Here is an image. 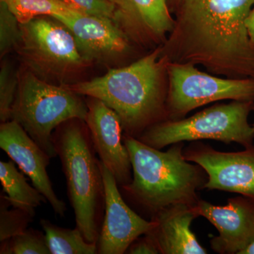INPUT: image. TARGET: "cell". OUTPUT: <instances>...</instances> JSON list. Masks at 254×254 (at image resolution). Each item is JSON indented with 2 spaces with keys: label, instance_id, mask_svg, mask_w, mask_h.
Instances as JSON below:
<instances>
[{
  "label": "cell",
  "instance_id": "obj_30",
  "mask_svg": "<svg viewBox=\"0 0 254 254\" xmlns=\"http://www.w3.org/2000/svg\"><path fill=\"white\" fill-rule=\"evenodd\" d=\"M110 1H111V0H110Z\"/></svg>",
  "mask_w": 254,
  "mask_h": 254
},
{
  "label": "cell",
  "instance_id": "obj_27",
  "mask_svg": "<svg viewBox=\"0 0 254 254\" xmlns=\"http://www.w3.org/2000/svg\"><path fill=\"white\" fill-rule=\"evenodd\" d=\"M240 254H254V240Z\"/></svg>",
  "mask_w": 254,
  "mask_h": 254
},
{
  "label": "cell",
  "instance_id": "obj_13",
  "mask_svg": "<svg viewBox=\"0 0 254 254\" xmlns=\"http://www.w3.org/2000/svg\"><path fill=\"white\" fill-rule=\"evenodd\" d=\"M198 216L205 217L219 232L212 237L210 245L215 252L240 254L254 240V200L248 197L229 199L219 206L204 200L194 205Z\"/></svg>",
  "mask_w": 254,
  "mask_h": 254
},
{
  "label": "cell",
  "instance_id": "obj_17",
  "mask_svg": "<svg viewBox=\"0 0 254 254\" xmlns=\"http://www.w3.org/2000/svg\"><path fill=\"white\" fill-rule=\"evenodd\" d=\"M0 181L13 208L22 209L35 215V208L48 202L39 190L28 183L13 161L0 162Z\"/></svg>",
  "mask_w": 254,
  "mask_h": 254
},
{
  "label": "cell",
  "instance_id": "obj_18",
  "mask_svg": "<svg viewBox=\"0 0 254 254\" xmlns=\"http://www.w3.org/2000/svg\"><path fill=\"white\" fill-rule=\"evenodd\" d=\"M40 225L44 230L51 254H98L96 244L87 242L78 227L64 228L46 219H41Z\"/></svg>",
  "mask_w": 254,
  "mask_h": 254
},
{
  "label": "cell",
  "instance_id": "obj_29",
  "mask_svg": "<svg viewBox=\"0 0 254 254\" xmlns=\"http://www.w3.org/2000/svg\"><path fill=\"white\" fill-rule=\"evenodd\" d=\"M180 1H182V0H180Z\"/></svg>",
  "mask_w": 254,
  "mask_h": 254
},
{
  "label": "cell",
  "instance_id": "obj_21",
  "mask_svg": "<svg viewBox=\"0 0 254 254\" xmlns=\"http://www.w3.org/2000/svg\"><path fill=\"white\" fill-rule=\"evenodd\" d=\"M11 205L6 195H0V242L20 235L26 231L28 225L35 215L22 209L14 208Z\"/></svg>",
  "mask_w": 254,
  "mask_h": 254
},
{
  "label": "cell",
  "instance_id": "obj_5",
  "mask_svg": "<svg viewBox=\"0 0 254 254\" xmlns=\"http://www.w3.org/2000/svg\"><path fill=\"white\" fill-rule=\"evenodd\" d=\"M88 106L68 86L48 83L28 70L20 76L11 120L17 122L51 158L58 156L55 130L73 119L86 120Z\"/></svg>",
  "mask_w": 254,
  "mask_h": 254
},
{
  "label": "cell",
  "instance_id": "obj_12",
  "mask_svg": "<svg viewBox=\"0 0 254 254\" xmlns=\"http://www.w3.org/2000/svg\"><path fill=\"white\" fill-rule=\"evenodd\" d=\"M85 120L100 160L111 172L120 187L131 183V163L123 142V127L118 114L96 98L87 102Z\"/></svg>",
  "mask_w": 254,
  "mask_h": 254
},
{
  "label": "cell",
  "instance_id": "obj_1",
  "mask_svg": "<svg viewBox=\"0 0 254 254\" xmlns=\"http://www.w3.org/2000/svg\"><path fill=\"white\" fill-rule=\"evenodd\" d=\"M254 0H182L162 55L230 78H254V44L245 19Z\"/></svg>",
  "mask_w": 254,
  "mask_h": 254
},
{
  "label": "cell",
  "instance_id": "obj_15",
  "mask_svg": "<svg viewBox=\"0 0 254 254\" xmlns=\"http://www.w3.org/2000/svg\"><path fill=\"white\" fill-rule=\"evenodd\" d=\"M196 217L194 205H170L152 216L154 226L146 235L154 241L160 254H207L190 230L191 222Z\"/></svg>",
  "mask_w": 254,
  "mask_h": 254
},
{
  "label": "cell",
  "instance_id": "obj_23",
  "mask_svg": "<svg viewBox=\"0 0 254 254\" xmlns=\"http://www.w3.org/2000/svg\"><path fill=\"white\" fill-rule=\"evenodd\" d=\"M21 38V24L3 1H0V57L16 49Z\"/></svg>",
  "mask_w": 254,
  "mask_h": 254
},
{
  "label": "cell",
  "instance_id": "obj_8",
  "mask_svg": "<svg viewBox=\"0 0 254 254\" xmlns=\"http://www.w3.org/2000/svg\"><path fill=\"white\" fill-rule=\"evenodd\" d=\"M167 105L172 118L222 100L252 101L254 78H221L200 71L190 63H168Z\"/></svg>",
  "mask_w": 254,
  "mask_h": 254
},
{
  "label": "cell",
  "instance_id": "obj_6",
  "mask_svg": "<svg viewBox=\"0 0 254 254\" xmlns=\"http://www.w3.org/2000/svg\"><path fill=\"white\" fill-rule=\"evenodd\" d=\"M252 105V101L233 100L210 107L189 118L160 122L148 127L138 139L160 150L170 144L201 139L226 144L236 142L249 148L254 140V128L248 120Z\"/></svg>",
  "mask_w": 254,
  "mask_h": 254
},
{
  "label": "cell",
  "instance_id": "obj_9",
  "mask_svg": "<svg viewBox=\"0 0 254 254\" xmlns=\"http://www.w3.org/2000/svg\"><path fill=\"white\" fill-rule=\"evenodd\" d=\"M104 182L105 213L97 247L99 254H123L142 235L154 226L135 213L122 196L111 172L100 160Z\"/></svg>",
  "mask_w": 254,
  "mask_h": 254
},
{
  "label": "cell",
  "instance_id": "obj_20",
  "mask_svg": "<svg viewBox=\"0 0 254 254\" xmlns=\"http://www.w3.org/2000/svg\"><path fill=\"white\" fill-rule=\"evenodd\" d=\"M1 254H51L46 235L33 228H28L17 236L1 242Z\"/></svg>",
  "mask_w": 254,
  "mask_h": 254
},
{
  "label": "cell",
  "instance_id": "obj_28",
  "mask_svg": "<svg viewBox=\"0 0 254 254\" xmlns=\"http://www.w3.org/2000/svg\"><path fill=\"white\" fill-rule=\"evenodd\" d=\"M253 127H254V125H253Z\"/></svg>",
  "mask_w": 254,
  "mask_h": 254
},
{
  "label": "cell",
  "instance_id": "obj_25",
  "mask_svg": "<svg viewBox=\"0 0 254 254\" xmlns=\"http://www.w3.org/2000/svg\"><path fill=\"white\" fill-rule=\"evenodd\" d=\"M127 253L131 254H160L154 241L148 235L138 238L130 245Z\"/></svg>",
  "mask_w": 254,
  "mask_h": 254
},
{
  "label": "cell",
  "instance_id": "obj_24",
  "mask_svg": "<svg viewBox=\"0 0 254 254\" xmlns=\"http://www.w3.org/2000/svg\"><path fill=\"white\" fill-rule=\"evenodd\" d=\"M59 1L66 5L70 9L79 14L110 18L115 21V6L110 0H59Z\"/></svg>",
  "mask_w": 254,
  "mask_h": 254
},
{
  "label": "cell",
  "instance_id": "obj_3",
  "mask_svg": "<svg viewBox=\"0 0 254 254\" xmlns=\"http://www.w3.org/2000/svg\"><path fill=\"white\" fill-rule=\"evenodd\" d=\"M123 142L129 153L133 178L120 188L133 203L152 216L170 205L196 204L195 191L205 184L202 168L185 159L182 142L166 152L127 135L124 134Z\"/></svg>",
  "mask_w": 254,
  "mask_h": 254
},
{
  "label": "cell",
  "instance_id": "obj_10",
  "mask_svg": "<svg viewBox=\"0 0 254 254\" xmlns=\"http://www.w3.org/2000/svg\"><path fill=\"white\" fill-rule=\"evenodd\" d=\"M184 156L208 175L203 189L240 193L254 200V145L235 153H223L205 145L187 150Z\"/></svg>",
  "mask_w": 254,
  "mask_h": 254
},
{
  "label": "cell",
  "instance_id": "obj_26",
  "mask_svg": "<svg viewBox=\"0 0 254 254\" xmlns=\"http://www.w3.org/2000/svg\"><path fill=\"white\" fill-rule=\"evenodd\" d=\"M245 26L250 40L254 44V5L246 18Z\"/></svg>",
  "mask_w": 254,
  "mask_h": 254
},
{
  "label": "cell",
  "instance_id": "obj_22",
  "mask_svg": "<svg viewBox=\"0 0 254 254\" xmlns=\"http://www.w3.org/2000/svg\"><path fill=\"white\" fill-rule=\"evenodd\" d=\"M20 76L9 63H4L0 71V120L1 123L11 120V109L18 85Z\"/></svg>",
  "mask_w": 254,
  "mask_h": 254
},
{
  "label": "cell",
  "instance_id": "obj_2",
  "mask_svg": "<svg viewBox=\"0 0 254 254\" xmlns=\"http://www.w3.org/2000/svg\"><path fill=\"white\" fill-rule=\"evenodd\" d=\"M165 64L160 48L125 67L68 87L77 94L103 101L120 117L125 135L138 138L157 123L163 110Z\"/></svg>",
  "mask_w": 254,
  "mask_h": 254
},
{
  "label": "cell",
  "instance_id": "obj_11",
  "mask_svg": "<svg viewBox=\"0 0 254 254\" xmlns=\"http://www.w3.org/2000/svg\"><path fill=\"white\" fill-rule=\"evenodd\" d=\"M0 148L29 177L33 186L46 197L54 213L64 216L67 210L66 203L58 198L47 171L51 158L17 122L11 120L1 123Z\"/></svg>",
  "mask_w": 254,
  "mask_h": 254
},
{
  "label": "cell",
  "instance_id": "obj_19",
  "mask_svg": "<svg viewBox=\"0 0 254 254\" xmlns=\"http://www.w3.org/2000/svg\"><path fill=\"white\" fill-rule=\"evenodd\" d=\"M8 6L20 24H25L40 16L55 17L71 14L73 10L59 0H0Z\"/></svg>",
  "mask_w": 254,
  "mask_h": 254
},
{
  "label": "cell",
  "instance_id": "obj_16",
  "mask_svg": "<svg viewBox=\"0 0 254 254\" xmlns=\"http://www.w3.org/2000/svg\"><path fill=\"white\" fill-rule=\"evenodd\" d=\"M115 9V21L125 33L141 39L166 38L173 31L175 19L168 0H111Z\"/></svg>",
  "mask_w": 254,
  "mask_h": 254
},
{
  "label": "cell",
  "instance_id": "obj_7",
  "mask_svg": "<svg viewBox=\"0 0 254 254\" xmlns=\"http://www.w3.org/2000/svg\"><path fill=\"white\" fill-rule=\"evenodd\" d=\"M57 21L40 16L21 24L16 50L29 71L42 79L65 78L88 64L71 32Z\"/></svg>",
  "mask_w": 254,
  "mask_h": 254
},
{
  "label": "cell",
  "instance_id": "obj_4",
  "mask_svg": "<svg viewBox=\"0 0 254 254\" xmlns=\"http://www.w3.org/2000/svg\"><path fill=\"white\" fill-rule=\"evenodd\" d=\"M53 142L66 178L76 227L89 243H98L105 213L104 182L91 133L84 120L60 125Z\"/></svg>",
  "mask_w": 254,
  "mask_h": 254
},
{
  "label": "cell",
  "instance_id": "obj_14",
  "mask_svg": "<svg viewBox=\"0 0 254 254\" xmlns=\"http://www.w3.org/2000/svg\"><path fill=\"white\" fill-rule=\"evenodd\" d=\"M55 18L73 35L86 63L111 61L128 49L126 33L113 20L73 11Z\"/></svg>",
  "mask_w": 254,
  "mask_h": 254
}]
</instances>
